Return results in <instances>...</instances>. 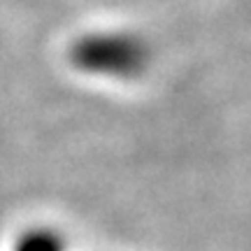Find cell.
I'll list each match as a JSON object with an SVG mask.
<instances>
[{"label":"cell","mask_w":251,"mask_h":251,"mask_svg":"<svg viewBox=\"0 0 251 251\" xmlns=\"http://www.w3.org/2000/svg\"><path fill=\"white\" fill-rule=\"evenodd\" d=\"M72 63L98 77L130 79L147 70L149 47L142 37L130 33H91L75 42Z\"/></svg>","instance_id":"6da1fadb"},{"label":"cell","mask_w":251,"mask_h":251,"mask_svg":"<svg viewBox=\"0 0 251 251\" xmlns=\"http://www.w3.org/2000/svg\"><path fill=\"white\" fill-rule=\"evenodd\" d=\"M14 251H63L61 240L47 230H33L19 240Z\"/></svg>","instance_id":"7a4b0ae2"}]
</instances>
